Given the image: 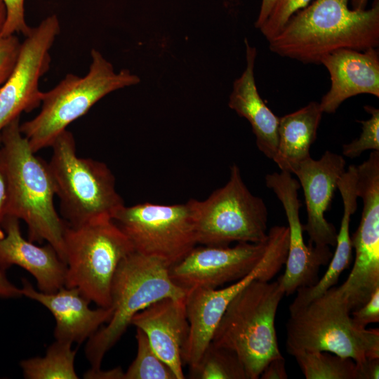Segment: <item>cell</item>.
I'll return each mask as SVG.
<instances>
[{
	"label": "cell",
	"instance_id": "6da1fadb",
	"mask_svg": "<svg viewBox=\"0 0 379 379\" xmlns=\"http://www.w3.org/2000/svg\"><path fill=\"white\" fill-rule=\"evenodd\" d=\"M350 0H315L293 14L269 41L270 50L303 63L320 64L335 51H364L379 45V4L357 10Z\"/></svg>",
	"mask_w": 379,
	"mask_h": 379
},
{
	"label": "cell",
	"instance_id": "7a4b0ae2",
	"mask_svg": "<svg viewBox=\"0 0 379 379\" xmlns=\"http://www.w3.org/2000/svg\"><path fill=\"white\" fill-rule=\"evenodd\" d=\"M20 117L1 131L0 173L6 189V215L24 221L28 240L51 244L65 262V222L55 208L48 164L35 155L20 128Z\"/></svg>",
	"mask_w": 379,
	"mask_h": 379
},
{
	"label": "cell",
	"instance_id": "3957f363",
	"mask_svg": "<svg viewBox=\"0 0 379 379\" xmlns=\"http://www.w3.org/2000/svg\"><path fill=\"white\" fill-rule=\"evenodd\" d=\"M284 295L279 279H255L231 300L215 330L211 343L237 356L247 379L259 378L270 361L282 357L275 317Z\"/></svg>",
	"mask_w": 379,
	"mask_h": 379
},
{
	"label": "cell",
	"instance_id": "277c9868",
	"mask_svg": "<svg viewBox=\"0 0 379 379\" xmlns=\"http://www.w3.org/2000/svg\"><path fill=\"white\" fill-rule=\"evenodd\" d=\"M51 147L53 152L48 166L65 223L77 227L112 219L124 203L107 164L78 157L74 135L67 129Z\"/></svg>",
	"mask_w": 379,
	"mask_h": 379
},
{
	"label": "cell",
	"instance_id": "5b68a950",
	"mask_svg": "<svg viewBox=\"0 0 379 379\" xmlns=\"http://www.w3.org/2000/svg\"><path fill=\"white\" fill-rule=\"evenodd\" d=\"M91 62L84 77L68 74L54 88L42 92L41 108L33 119L20 126L31 149L51 147L67 127L112 91L138 84L140 78L128 69L116 72L101 53L93 48Z\"/></svg>",
	"mask_w": 379,
	"mask_h": 379
},
{
	"label": "cell",
	"instance_id": "8992f818",
	"mask_svg": "<svg viewBox=\"0 0 379 379\" xmlns=\"http://www.w3.org/2000/svg\"><path fill=\"white\" fill-rule=\"evenodd\" d=\"M335 286L305 306L290 312L286 324V349L293 356L301 351H326L356 363L379 358V330L359 326Z\"/></svg>",
	"mask_w": 379,
	"mask_h": 379
},
{
	"label": "cell",
	"instance_id": "52a82bcc",
	"mask_svg": "<svg viewBox=\"0 0 379 379\" xmlns=\"http://www.w3.org/2000/svg\"><path fill=\"white\" fill-rule=\"evenodd\" d=\"M185 295L186 291L173 282L168 267L162 261L135 251L127 255L119 263L112 284V317L86 345L91 369L100 368L104 356L119 341L135 314L159 300L182 299Z\"/></svg>",
	"mask_w": 379,
	"mask_h": 379
},
{
	"label": "cell",
	"instance_id": "ba28073f",
	"mask_svg": "<svg viewBox=\"0 0 379 379\" xmlns=\"http://www.w3.org/2000/svg\"><path fill=\"white\" fill-rule=\"evenodd\" d=\"M63 240L67 264L65 286L77 288L99 307H111L117 269L135 251L129 239L112 219L103 218L77 227L66 224Z\"/></svg>",
	"mask_w": 379,
	"mask_h": 379
},
{
	"label": "cell",
	"instance_id": "9c48e42d",
	"mask_svg": "<svg viewBox=\"0 0 379 379\" xmlns=\"http://www.w3.org/2000/svg\"><path fill=\"white\" fill-rule=\"evenodd\" d=\"M197 244L227 246L233 242L262 243L267 239L268 212L265 201L244 183L239 166L205 200L193 199Z\"/></svg>",
	"mask_w": 379,
	"mask_h": 379
},
{
	"label": "cell",
	"instance_id": "30bf717a",
	"mask_svg": "<svg viewBox=\"0 0 379 379\" xmlns=\"http://www.w3.org/2000/svg\"><path fill=\"white\" fill-rule=\"evenodd\" d=\"M289 230L274 226L267 232V247L256 267L246 277L222 288H195L185 298L190 331L182 350V361L194 366L211 343L215 330L235 295L255 279L270 281L285 264Z\"/></svg>",
	"mask_w": 379,
	"mask_h": 379
},
{
	"label": "cell",
	"instance_id": "8fae6325",
	"mask_svg": "<svg viewBox=\"0 0 379 379\" xmlns=\"http://www.w3.org/2000/svg\"><path fill=\"white\" fill-rule=\"evenodd\" d=\"M112 220L135 251L162 261L168 268L197 244L193 199L173 205H124Z\"/></svg>",
	"mask_w": 379,
	"mask_h": 379
},
{
	"label": "cell",
	"instance_id": "7c38bea8",
	"mask_svg": "<svg viewBox=\"0 0 379 379\" xmlns=\"http://www.w3.org/2000/svg\"><path fill=\"white\" fill-rule=\"evenodd\" d=\"M60 32L59 20L51 15L32 27L21 42L15 67L0 87V133L22 112L41 105L39 80L49 69L50 51Z\"/></svg>",
	"mask_w": 379,
	"mask_h": 379
},
{
	"label": "cell",
	"instance_id": "4fadbf2b",
	"mask_svg": "<svg viewBox=\"0 0 379 379\" xmlns=\"http://www.w3.org/2000/svg\"><path fill=\"white\" fill-rule=\"evenodd\" d=\"M267 247L262 243L239 242L234 246L194 247L184 258L168 268L177 286L188 290L217 288L248 274L260 262Z\"/></svg>",
	"mask_w": 379,
	"mask_h": 379
},
{
	"label": "cell",
	"instance_id": "5bb4252c",
	"mask_svg": "<svg viewBox=\"0 0 379 379\" xmlns=\"http://www.w3.org/2000/svg\"><path fill=\"white\" fill-rule=\"evenodd\" d=\"M266 186L272 190L282 204L288 223L289 242L284 273L279 279L285 295L300 288L309 287L319 281L321 267L331 260L329 247L319 248L307 245L303 239V225L300 219L299 182L291 173L281 171L265 176Z\"/></svg>",
	"mask_w": 379,
	"mask_h": 379
},
{
	"label": "cell",
	"instance_id": "9a60e30c",
	"mask_svg": "<svg viewBox=\"0 0 379 379\" xmlns=\"http://www.w3.org/2000/svg\"><path fill=\"white\" fill-rule=\"evenodd\" d=\"M345 165L343 157L326 151L319 159L310 157L302 161L293 173L304 193L307 220L303 230L309 236L308 245L311 246H335L338 232L324 214L338 189V180L345 171Z\"/></svg>",
	"mask_w": 379,
	"mask_h": 379
},
{
	"label": "cell",
	"instance_id": "2e32d148",
	"mask_svg": "<svg viewBox=\"0 0 379 379\" xmlns=\"http://www.w3.org/2000/svg\"><path fill=\"white\" fill-rule=\"evenodd\" d=\"M22 296L37 301L46 307L55 319V340L82 343L88 340L113 314L112 307L92 310L91 302L77 288L62 287L53 293L36 291L30 282L22 279Z\"/></svg>",
	"mask_w": 379,
	"mask_h": 379
},
{
	"label": "cell",
	"instance_id": "e0dca14e",
	"mask_svg": "<svg viewBox=\"0 0 379 379\" xmlns=\"http://www.w3.org/2000/svg\"><path fill=\"white\" fill-rule=\"evenodd\" d=\"M331 77L329 91L319 102L321 111L334 113L347 99L359 94L379 98V53L376 48L364 51L343 48L320 61Z\"/></svg>",
	"mask_w": 379,
	"mask_h": 379
},
{
	"label": "cell",
	"instance_id": "ac0fdd59",
	"mask_svg": "<svg viewBox=\"0 0 379 379\" xmlns=\"http://www.w3.org/2000/svg\"><path fill=\"white\" fill-rule=\"evenodd\" d=\"M185 298H165L154 302L135 314L131 323L145 333L156 354L177 379L185 378L182 354L190 331Z\"/></svg>",
	"mask_w": 379,
	"mask_h": 379
},
{
	"label": "cell",
	"instance_id": "d6986e66",
	"mask_svg": "<svg viewBox=\"0 0 379 379\" xmlns=\"http://www.w3.org/2000/svg\"><path fill=\"white\" fill-rule=\"evenodd\" d=\"M19 219L6 215L0 236V269L18 265L36 279L38 288L53 293L65 286L67 264L49 244L39 246L22 235Z\"/></svg>",
	"mask_w": 379,
	"mask_h": 379
},
{
	"label": "cell",
	"instance_id": "ffe728a7",
	"mask_svg": "<svg viewBox=\"0 0 379 379\" xmlns=\"http://www.w3.org/2000/svg\"><path fill=\"white\" fill-rule=\"evenodd\" d=\"M244 43L246 67L242 74L234 81L228 106L249 121L255 135L258 148L267 158L273 159L278 145L279 117L271 111L260 96L254 77L257 51L249 44L246 38Z\"/></svg>",
	"mask_w": 379,
	"mask_h": 379
},
{
	"label": "cell",
	"instance_id": "44dd1931",
	"mask_svg": "<svg viewBox=\"0 0 379 379\" xmlns=\"http://www.w3.org/2000/svg\"><path fill=\"white\" fill-rule=\"evenodd\" d=\"M357 179L355 165H350L340 178L338 190L343 199V215L337 235L335 251L324 275L313 286L297 290V295L289 306V312L305 306L334 286L340 274L350 265L352 250L350 223L351 215L357 208Z\"/></svg>",
	"mask_w": 379,
	"mask_h": 379
},
{
	"label": "cell",
	"instance_id": "7402d4cb",
	"mask_svg": "<svg viewBox=\"0 0 379 379\" xmlns=\"http://www.w3.org/2000/svg\"><path fill=\"white\" fill-rule=\"evenodd\" d=\"M322 114L319 103L312 101L279 117L278 145L272 160L281 171L294 173L299 164L310 157Z\"/></svg>",
	"mask_w": 379,
	"mask_h": 379
},
{
	"label": "cell",
	"instance_id": "603a6c76",
	"mask_svg": "<svg viewBox=\"0 0 379 379\" xmlns=\"http://www.w3.org/2000/svg\"><path fill=\"white\" fill-rule=\"evenodd\" d=\"M72 343L57 340L47 349L44 357L22 360L20 366L26 379H77L74 368L76 350Z\"/></svg>",
	"mask_w": 379,
	"mask_h": 379
},
{
	"label": "cell",
	"instance_id": "cb8c5ba5",
	"mask_svg": "<svg viewBox=\"0 0 379 379\" xmlns=\"http://www.w3.org/2000/svg\"><path fill=\"white\" fill-rule=\"evenodd\" d=\"M307 379H356V362L326 351H301L293 355Z\"/></svg>",
	"mask_w": 379,
	"mask_h": 379
},
{
	"label": "cell",
	"instance_id": "d4e9b609",
	"mask_svg": "<svg viewBox=\"0 0 379 379\" xmlns=\"http://www.w3.org/2000/svg\"><path fill=\"white\" fill-rule=\"evenodd\" d=\"M190 371L189 376L193 379H247L237 356L211 342Z\"/></svg>",
	"mask_w": 379,
	"mask_h": 379
},
{
	"label": "cell",
	"instance_id": "484cf974",
	"mask_svg": "<svg viewBox=\"0 0 379 379\" xmlns=\"http://www.w3.org/2000/svg\"><path fill=\"white\" fill-rule=\"evenodd\" d=\"M137 354L124 379H177L171 368L152 347L145 333L136 328Z\"/></svg>",
	"mask_w": 379,
	"mask_h": 379
},
{
	"label": "cell",
	"instance_id": "4316f807",
	"mask_svg": "<svg viewBox=\"0 0 379 379\" xmlns=\"http://www.w3.org/2000/svg\"><path fill=\"white\" fill-rule=\"evenodd\" d=\"M364 108L371 117L359 121L362 125L360 136L343 145V154L350 159L359 157L366 150L379 151V109L370 105Z\"/></svg>",
	"mask_w": 379,
	"mask_h": 379
},
{
	"label": "cell",
	"instance_id": "83f0119b",
	"mask_svg": "<svg viewBox=\"0 0 379 379\" xmlns=\"http://www.w3.org/2000/svg\"><path fill=\"white\" fill-rule=\"evenodd\" d=\"M311 0H277L269 16L259 28L270 41L283 29L289 18L309 5Z\"/></svg>",
	"mask_w": 379,
	"mask_h": 379
},
{
	"label": "cell",
	"instance_id": "f1b7e54d",
	"mask_svg": "<svg viewBox=\"0 0 379 379\" xmlns=\"http://www.w3.org/2000/svg\"><path fill=\"white\" fill-rule=\"evenodd\" d=\"M6 10V19L1 36L13 35L20 33L26 36L30 32L29 27L25 22L24 1L25 0H1Z\"/></svg>",
	"mask_w": 379,
	"mask_h": 379
},
{
	"label": "cell",
	"instance_id": "f546056e",
	"mask_svg": "<svg viewBox=\"0 0 379 379\" xmlns=\"http://www.w3.org/2000/svg\"><path fill=\"white\" fill-rule=\"evenodd\" d=\"M21 42L15 35L0 36V87L13 72L16 64Z\"/></svg>",
	"mask_w": 379,
	"mask_h": 379
},
{
	"label": "cell",
	"instance_id": "4dcf8cb0",
	"mask_svg": "<svg viewBox=\"0 0 379 379\" xmlns=\"http://www.w3.org/2000/svg\"><path fill=\"white\" fill-rule=\"evenodd\" d=\"M354 321L360 326L366 328L371 323L379 321V288L372 294L369 300L359 308L350 313Z\"/></svg>",
	"mask_w": 379,
	"mask_h": 379
},
{
	"label": "cell",
	"instance_id": "1f68e13d",
	"mask_svg": "<svg viewBox=\"0 0 379 379\" xmlns=\"http://www.w3.org/2000/svg\"><path fill=\"white\" fill-rule=\"evenodd\" d=\"M286 361L284 357L275 358L270 361L260 375L262 379H287Z\"/></svg>",
	"mask_w": 379,
	"mask_h": 379
},
{
	"label": "cell",
	"instance_id": "d6a6232c",
	"mask_svg": "<svg viewBox=\"0 0 379 379\" xmlns=\"http://www.w3.org/2000/svg\"><path fill=\"white\" fill-rule=\"evenodd\" d=\"M379 358H369L356 363V379H378Z\"/></svg>",
	"mask_w": 379,
	"mask_h": 379
},
{
	"label": "cell",
	"instance_id": "836d02e7",
	"mask_svg": "<svg viewBox=\"0 0 379 379\" xmlns=\"http://www.w3.org/2000/svg\"><path fill=\"white\" fill-rule=\"evenodd\" d=\"M6 271L0 269V298L12 299L22 296L21 288L15 286L7 278Z\"/></svg>",
	"mask_w": 379,
	"mask_h": 379
},
{
	"label": "cell",
	"instance_id": "e575fe53",
	"mask_svg": "<svg viewBox=\"0 0 379 379\" xmlns=\"http://www.w3.org/2000/svg\"><path fill=\"white\" fill-rule=\"evenodd\" d=\"M84 378H99V379H124V372L120 367L102 371L100 368L93 370L90 369L86 372Z\"/></svg>",
	"mask_w": 379,
	"mask_h": 379
},
{
	"label": "cell",
	"instance_id": "d590c367",
	"mask_svg": "<svg viewBox=\"0 0 379 379\" xmlns=\"http://www.w3.org/2000/svg\"><path fill=\"white\" fill-rule=\"evenodd\" d=\"M1 143V133H0ZM6 216V189L2 175L0 173V236L4 234L3 221Z\"/></svg>",
	"mask_w": 379,
	"mask_h": 379
},
{
	"label": "cell",
	"instance_id": "8d00e7d4",
	"mask_svg": "<svg viewBox=\"0 0 379 379\" xmlns=\"http://www.w3.org/2000/svg\"><path fill=\"white\" fill-rule=\"evenodd\" d=\"M277 0H262L258 17L255 26L260 28L269 16Z\"/></svg>",
	"mask_w": 379,
	"mask_h": 379
},
{
	"label": "cell",
	"instance_id": "74e56055",
	"mask_svg": "<svg viewBox=\"0 0 379 379\" xmlns=\"http://www.w3.org/2000/svg\"><path fill=\"white\" fill-rule=\"evenodd\" d=\"M6 19V10L4 4L0 0V36Z\"/></svg>",
	"mask_w": 379,
	"mask_h": 379
},
{
	"label": "cell",
	"instance_id": "f35d334b",
	"mask_svg": "<svg viewBox=\"0 0 379 379\" xmlns=\"http://www.w3.org/2000/svg\"><path fill=\"white\" fill-rule=\"evenodd\" d=\"M352 9L364 10L366 9L368 0H350Z\"/></svg>",
	"mask_w": 379,
	"mask_h": 379
}]
</instances>
